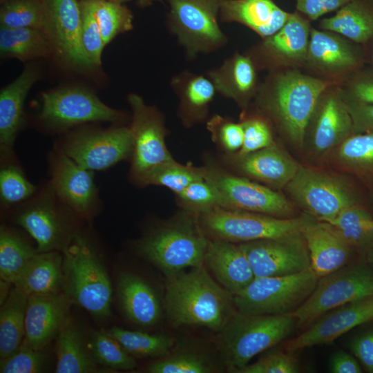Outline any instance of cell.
Returning a JSON list of instances; mask_svg holds the SVG:
<instances>
[{
	"instance_id": "6da1fadb",
	"label": "cell",
	"mask_w": 373,
	"mask_h": 373,
	"mask_svg": "<svg viewBox=\"0 0 373 373\" xmlns=\"http://www.w3.org/2000/svg\"><path fill=\"white\" fill-rule=\"evenodd\" d=\"M166 278L164 307L174 327L200 326L218 332L237 310L233 295L204 265Z\"/></svg>"
},
{
	"instance_id": "7a4b0ae2",
	"label": "cell",
	"mask_w": 373,
	"mask_h": 373,
	"mask_svg": "<svg viewBox=\"0 0 373 373\" xmlns=\"http://www.w3.org/2000/svg\"><path fill=\"white\" fill-rule=\"evenodd\" d=\"M334 84L297 70L273 73L260 85L256 102L289 139L300 146L321 96Z\"/></svg>"
},
{
	"instance_id": "3957f363",
	"label": "cell",
	"mask_w": 373,
	"mask_h": 373,
	"mask_svg": "<svg viewBox=\"0 0 373 373\" xmlns=\"http://www.w3.org/2000/svg\"><path fill=\"white\" fill-rule=\"evenodd\" d=\"M209 242L198 216L182 210L143 236L136 250L168 277L204 265Z\"/></svg>"
},
{
	"instance_id": "277c9868",
	"label": "cell",
	"mask_w": 373,
	"mask_h": 373,
	"mask_svg": "<svg viewBox=\"0 0 373 373\" xmlns=\"http://www.w3.org/2000/svg\"><path fill=\"white\" fill-rule=\"evenodd\" d=\"M296 325L291 314H257L236 310L218 333L223 365L238 373L252 358L286 339Z\"/></svg>"
},
{
	"instance_id": "5b68a950",
	"label": "cell",
	"mask_w": 373,
	"mask_h": 373,
	"mask_svg": "<svg viewBox=\"0 0 373 373\" xmlns=\"http://www.w3.org/2000/svg\"><path fill=\"white\" fill-rule=\"evenodd\" d=\"M62 289L92 315L111 314L112 286L102 259L83 236L73 235L62 249Z\"/></svg>"
},
{
	"instance_id": "8992f818",
	"label": "cell",
	"mask_w": 373,
	"mask_h": 373,
	"mask_svg": "<svg viewBox=\"0 0 373 373\" xmlns=\"http://www.w3.org/2000/svg\"><path fill=\"white\" fill-rule=\"evenodd\" d=\"M315 220L309 214L283 218L221 207L198 216L200 227L209 239L235 243L278 238L302 233L305 226Z\"/></svg>"
},
{
	"instance_id": "52a82bcc",
	"label": "cell",
	"mask_w": 373,
	"mask_h": 373,
	"mask_svg": "<svg viewBox=\"0 0 373 373\" xmlns=\"http://www.w3.org/2000/svg\"><path fill=\"white\" fill-rule=\"evenodd\" d=\"M169 30L186 58L224 48L228 39L218 23L221 0H166Z\"/></svg>"
},
{
	"instance_id": "ba28073f",
	"label": "cell",
	"mask_w": 373,
	"mask_h": 373,
	"mask_svg": "<svg viewBox=\"0 0 373 373\" xmlns=\"http://www.w3.org/2000/svg\"><path fill=\"white\" fill-rule=\"evenodd\" d=\"M202 169L204 177L217 191L220 207L292 218L294 207L291 202L271 188L238 175L208 157Z\"/></svg>"
},
{
	"instance_id": "9c48e42d",
	"label": "cell",
	"mask_w": 373,
	"mask_h": 373,
	"mask_svg": "<svg viewBox=\"0 0 373 373\" xmlns=\"http://www.w3.org/2000/svg\"><path fill=\"white\" fill-rule=\"evenodd\" d=\"M318 278L312 268L289 275L255 278L233 295L234 305L243 313L291 314L310 296Z\"/></svg>"
},
{
	"instance_id": "30bf717a",
	"label": "cell",
	"mask_w": 373,
	"mask_h": 373,
	"mask_svg": "<svg viewBox=\"0 0 373 373\" xmlns=\"http://www.w3.org/2000/svg\"><path fill=\"white\" fill-rule=\"evenodd\" d=\"M373 296V273L363 265H354L318 278L307 300L291 314L296 325L306 328L327 312Z\"/></svg>"
},
{
	"instance_id": "8fae6325",
	"label": "cell",
	"mask_w": 373,
	"mask_h": 373,
	"mask_svg": "<svg viewBox=\"0 0 373 373\" xmlns=\"http://www.w3.org/2000/svg\"><path fill=\"white\" fill-rule=\"evenodd\" d=\"M127 101L132 112L129 128L133 138L131 175L138 184L149 171L174 159L166 144L168 131L164 114L136 93H130Z\"/></svg>"
},
{
	"instance_id": "7c38bea8",
	"label": "cell",
	"mask_w": 373,
	"mask_h": 373,
	"mask_svg": "<svg viewBox=\"0 0 373 373\" xmlns=\"http://www.w3.org/2000/svg\"><path fill=\"white\" fill-rule=\"evenodd\" d=\"M41 120L49 128L64 130L96 122H121L125 115L81 87H64L42 93Z\"/></svg>"
},
{
	"instance_id": "4fadbf2b",
	"label": "cell",
	"mask_w": 373,
	"mask_h": 373,
	"mask_svg": "<svg viewBox=\"0 0 373 373\" xmlns=\"http://www.w3.org/2000/svg\"><path fill=\"white\" fill-rule=\"evenodd\" d=\"M285 187L307 214L322 222H330L355 204L351 191L341 179L310 167L300 165Z\"/></svg>"
},
{
	"instance_id": "5bb4252c",
	"label": "cell",
	"mask_w": 373,
	"mask_h": 373,
	"mask_svg": "<svg viewBox=\"0 0 373 373\" xmlns=\"http://www.w3.org/2000/svg\"><path fill=\"white\" fill-rule=\"evenodd\" d=\"M239 245L255 278L289 275L311 268L308 249L302 233Z\"/></svg>"
},
{
	"instance_id": "9a60e30c",
	"label": "cell",
	"mask_w": 373,
	"mask_h": 373,
	"mask_svg": "<svg viewBox=\"0 0 373 373\" xmlns=\"http://www.w3.org/2000/svg\"><path fill=\"white\" fill-rule=\"evenodd\" d=\"M133 138L129 126L82 132L64 144V153L90 171H103L131 157Z\"/></svg>"
},
{
	"instance_id": "2e32d148",
	"label": "cell",
	"mask_w": 373,
	"mask_h": 373,
	"mask_svg": "<svg viewBox=\"0 0 373 373\" xmlns=\"http://www.w3.org/2000/svg\"><path fill=\"white\" fill-rule=\"evenodd\" d=\"M46 14V33L52 52L68 66L92 67L81 41V12L79 0H41Z\"/></svg>"
},
{
	"instance_id": "e0dca14e",
	"label": "cell",
	"mask_w": 373,
	"mask_h": 373,
	"mask_svg": "<svg viewBox=\"0 0 373 373\" xmlns=\"http://www.w3.org/2000/svg\"><path fill=\"white\" fill-rule=\"evenodd\" d=\"M312 28L298 12L290 13L284 25L247 53L258 69L306 62Z\"/></svg>"
},
{
	"instance_id": "ac0fdd59",
	"label": "cell",
	"mask_w": 373,
	"mask_h": 373,
	"mask_svg": "<svg viewBox=\"0 0 373 373\" xmlns=\"http://www.w3.org/2000/svg\"><path fill=\"white\" fill-rule=\"evenodd\" d=\"M373 321V296L358 300L323 314L305 330L285 343L293 353L314 345L332 343L354 327Z\"/></svg>"
},
{
	"instance_id": "d6986e66",
	"label": "cell",
	"mask_w": 373,
	"mask_h": 373,
	"mask_svg": "<svg viewBox=\"0 0 373 373\" xmlns=\"http://www.w3.org/2000/svg\"><path fill=\"white\" fill-rule=\"evenodd\" d=\"M218 162L229 171L276 188L285 186L300 166L276 143L246 155L222 154Z\"/></svg>"
},
{
	"instance_id": "ffe728a7",
	"label": "cell",
	"mask_w": 373,
	"mask_h": 373,
	"mask_svg": "<svg viewBox=\"0 0 373 373\" xmlns=\"http://www.w3.org/2000/svg\"><path fill=\"white\" fill-rule=\"evenodd\" d=\"M73 300L64 291L28 296L23 343L35 350H42L68 321Z\"/></svg>"
},
{
	"instance_id": "44dd1931",
	"label": "cell",
	"mask_w": 373,
	"mask_h": 373,
	"mask_svg": "<svg viewBox=\"0 0 373 373\" xmlns=\"http://www.w3.org/2000/svg\"><path fill=\"white\" fill-rule=\"evenodd\" d=\"M51 186L54 193L80 216H90L96 204L97 189L93 171L64 153L52 160Z\"/></svg>"
},
{
	"instance_id": "7402d4cb",
	"label": "cell",
	"mask_w": 373,
	"mask_h": 373,
	"mask_svg": "<svg viewBox=\"0 0 373 373\" xmlns=\"http://www.w3.org/2000/svg\"><path fill=\"white\" fill-rule=\"evenodd\" d=\"M332 86L321 96L309 122L312 144L318 152L339 146L353 134L352 119L342 93Z\"/></svg>"
},
{
	"instance_id": "603a6c76",
	"label": "cell",
	"mask_w": 373,
	"mask_h": 373,
	"mask_svg": "<svg viewBox=\"0 0 373 373\" xmlns=\"http://www.w3.org/2000/svg\"><path fill=\"white\" fill-rule=\"evenodd\" d=\"M363 53L339 35L311 29L306 62L315 70L330 75H344L358 69Z\"/></svg>"
},
{
	"instance_id": "cb8c5ba5",
	"label": "cell",
	"mask_w": 373,
	"mask_h": 373,
	"mask_svg": "<svg viewBox=\"0 0 373 373\" xmlns=\"http://www.w3.org/2000/svg\"><path fill=\"white\" fill-rule=\"evenodd\" d=\"M258 69L247 53L235 52L219 66L209 69L205 74L218 93L245 108L260 88Z\"/></svg>"
},
{
	"instance_id": "d4e9b609",
	"label": "cell",
	"mask_w": 373,
	"mask_h": 373,
	"mask_svg": "<svg viewBox=\"0 0 373 373\" xmlns=\"http://www.w3.org/2000/svg\"><path fill=\"white\" fill-rule=\"evenodd\" d=\"M170 86L178 99L177 115L182 126L190 128L206 123L217 93L209 77L185 70L172 77Z\"/></svg>"
},
{
	"instance_id": "484cf974",
	"label": "cell",
	"mask_w": 373,
	"mask_h": 373,
	"mask_svg": "<svg viewBox=\"0 0 373 373\" xmlns=\"http://www.w3.org/2000/svg\"><path fill=\"white\" fill-rule=\"evenodd\" d=\"M204 264L216 281L233 295L243 290L255 278L239 243L209 239Z\"/></svg>"
},
{
	"instance_id": "4316f807",
	"label": "cell",
	"mask_w": 373,
	"mask_h": 373,
	"mask_svg": "<svg viewBox=\"0 0 373 373\" xmlns=\"http://www.w3.org/2000/svg\"><path fill=\"white\" fill-rule=\"evenodd\" d=\"M302 234L311 268L318 278L338 270L348 260L351 246L329 224L315 220L305 226Z\"/></svg>"
},
{
	"instance_id": "83f0119b",
	"label": "cell",
	"mask_w": 373,
	"mask_h": 373,
	"mask_svg": "<svg viewBox=\"0 0 373 373\" xmlns=\"http://www.w3.org/2000/svg\"><path fill=\"white\" fill-rule=\"evenodd\" d=\"M289 15L272 0H221L219 12L221 21L242 24L262 39L278 31Z\"/></svg>"
},
{
	"instance_id": "f1b7e54d",
	"label": "cell",
	"mask_w": 373,
	"mask_h": 373,
	"mask_svg": "<svg viewBox=\"0 0 373 373\" xmlns=\"http://www.w3.org/2000/svg\"><path fill=\"white\" fill-rule=\"evenodd\" d=\"M15 222L35 240L37 252L62 250L71 236L54 205L45 199L22 210Z\"/></svg>"
},
{
	"instance_id": "f546056e",
	"label": "cell",
	"mask_w": 373,
	"mask_h": 373,
	"mask_svg": "<svg viewBox=\"0 0 373 373\" xmlns=\"http://www.w3.org/2000/svg\"><path fill=\"white\" fill-rule=\"evenodd\" d=\"M38 77L37 69L29 65L17 78L1 90L0 144L6 153L12 148L23 125L25 99Z\"/></svg>"
},
{
	"instance_id": "4dcf8cb0",
	"label": "cell",
	"mask_w": 373,
	"mask_h": 373,
	"mask_svg": "<svg viewBox=\"0 0 373 373\" xmlns=\"http://www.w3.org/2000/svg\"><path fill=\"white\" fill-rule=\"evenodd\" d=\"M117 295L126 317L142 327L155 325L161 316V305L156 292L142 277L122 272L117 280Z\"/></svg>"
},
{
	"instance_id": "1f68e13d",
	"label": "cell",
	"mask_w": 373,
	"mask_h": 373,
	"mask_svg": "<svg viewBox=\"0 0 373 373\" xmlns=\"http://www.w3.org/2000/svg\"><path fill=\"white\" fill-rule=\"evenodd\" d=\"M62 254L57 251L37 252L12 283L27 295L60 292L62 289Z\"/></svg>"
},
{
	"instance_id": "d6a6232c",
	"label": "cell",
	"mask_w": 373,
	"mask_h": 373,
	"mask_svg": "<svg viewBox=\"0 0 373 373\" xmlns=\"http://www.w3.org/2000/svg\"><path fill=\"white\" fill-rule=\"evenodd\" d=\"M319 27L356 44L370 43L373 38V0H350L335 15L321 20Z\"/></svg>"
},
{
	"instance_id": "836d02e7",
	"label": "cell",
	"mask_w": 373,
	"mask_h": 373,
	"mask_svg": "<svg viewBox=\"0 0 373 373\" xmlns=\"http://www.w3.org/2000/svg\"><path fill=\"white\" fill-rule=\"evenodd\" d=\"M57 373H93L98 372L80 329L69 319L57 339Z\"/></svg>"
},
{
	"instance_id": "e575fe53",
	"label": "cell",
	"mask_w": 373,
	"mask_h": 373,
	"mask_svg": "<svg viewBox=\"0 0 373 373\" xmlns=\"http://www.w3.org/2000/svg\"><path fill=\"white\" fill-rule=\"evenodd\" d=\"M28 299V295L13 286L7 298L1 305V360L14 354L23 341Z\"/></svg>"
},
{
	"instance_id": "d590c367",
	"label": "cell",
	"mask_w": 373,
	"mask_h": 373,
	"mask_svg": "<svg viewBox=\"0 0 373 373\" xmlns=\"http://www.w3.org/2000/svg\"><path fill=\"white\" fill-rule=\"evenodd\" d=\"M52 52L46 33L32 28H0V55L2 58L27 61L48 57Z\"/></svg>"
},
{
	"instance_id": "8d00e7d4",
	"label": "cell",
	"mask_w": 373,
	"mask_h": 373,
	"mask_svg": "<svg viewBox=\"0 0 373 373\" xmlns=\"http://www.w3.org/2000/svg\"><path fill=\"white\" fill-rule=\"evenodd\" d=\"M133 357L161 358L175 347V338L167 334H151L113 327L106 331Z\"/></svg>"
},
{
	"instance_id": "74e56055",
	"label": "cell",
	"mask_w": 373,
	"mask_h": 373,
	"mask_svg": "<svg viewBox=\"0 0 373 373\" xmlns=\"http://www.w3.org/2000/svg\"><path fill=\"white\" fill-rule=\"evenodd\" d=\"M37 253L28 242L11 229H0V278L12 283Z\"/></svg>"
},
{
	"instance_id": "f35d334b",
	"label": "cell",
	"mask_w": 373,
	"mask_h": 373,
	"mask_svg": "<svg viewBox=\"0 0 373 373\" xmlns=\"http://www.w3.org/2000/svg\"><path fill=\"white\" fill-rule=\"evenodd\" d=\"M327 223L351 247L373 245V218L355 204L343 209Z\"/></svg>"
},
{
	"instance_id": "ab89813d",
	"label": "cell",
	"mask_w": 373,
	"mask_h": 373,
	"mask_svg": "<svg viewBox=\"0 0 373 373\" xmlns=\"http://www.w3.org/2000/svg\"><path fill=\"white\" fill-rule=\"evenodd\" d=\"M217 366L206 354L192 349H175L146 368L151 373H210Z\"/></svg>"
},
{
	"instance_id": "60d3db41",
	"label": "cell",
	"mask_w": 373,
	"mask_h": 373,
	"mask_svg": "<svg viewBox=\"0 0 373 373\" xmlns=\"http://www.w3.org/2000/svg\"><path fill=\"white\" fill-rule=\"evenodd\" d=\"M202 176V166H195L191 162L183 164L173 160L158 165L149 171L138 184L142 186H164L176 195L191 182Z\"/></svg>"
},
{
	"instance_id": "b9f144b4",
	"label": "cell",
	"mask_w": 373,
	"mask_h": 373,
	"mask_svg": "<svg viewBox=\"0 0 373 373\" xmlns=\"http://www.w3.org/2000/svg\"><path fill=\"white\" fill-rule=\"evenodd\" d=\"M1 3V26L32 28L45 32L46 14L41 0H6Z\"/></svg>"
},
{
	"instance_id": "7bdbcfd3",
	"label": "cell",
	"mask_w": 373,
	"mask_h": 373,
	"mask_svg": "<svg viewBox=\"0 0 373 373\" xmlns=\"http://www.w3.org/2000/svg\"><path fill=\"white\" fill-rule=\"evenodd\" d=\"M87 345L97 364L117 370H130L137 365L134 357L107 332H92Z\"/></svg>"
},
{
	"instance_id": "ee69618b",
	"label": "cell",
	"mask_w": 373,
	"mask_h": 373,
	"mask_svg": "<svg viewBox=\"0 0 373 373\" xmlns=\"http://www.w3.org/2000/svg\"><path fill=\"white\" fill-rule=\"evenodd\" d=\"M96 19L105 46L118 35L133 28V15L124 3L110 1H95Z\"/></svg>"
},
{
	"instance_id": "f6af8a7d",
	"label": "cell",
	"mask_w": 373,
	"mask_h": 373,
	"mask_svg": "<svg viewBox=\"0 0 373 373\" xmlns=\"http://www.w3.org/2000/svg\"><path fill=\"white\" fill-rule=\"evenodd\" d=\"M175 200L182 210L198 216L220 207L217 191L204 175L176 195Z\"/></svg>"
},
{
	"instance_id": "bcb514c9",
	"label": "cell",
	"mask_w": 373,
	"mask_h": 373,
	"mask_svg": "<svg viewBox=\"0 0 373 373\" xmlns=\"http://www.w3.org/2000/svg\"><path fill=\"white\" fill-rule=\"evenodd\" d=\"M81 12V41L83 50L93 66L102 64L106 46L96 19L95 1H79Z\"/></svg>"
},
{
	"instance_id": "7dc6e473",
	"label": "cell",
	"mask_w": 373,
	"mask_h": 373,
	"mask_svg": "<svg viewBox=\"0 0 373 373\" xmlns=\"http://www.w3.org/2000/svg\"><path fill=\"white\" fill-rule=\"evenodd\" d=\"M206 128L212 142L222 154H233L242 148L244 131L241 123L219 114H214L206 122Z\"/></svg>"
},
{
	"instance_id": "c3c4849f",
	"label": "cell",
	"mask_w": 373,
	"mask_h": 373,
	"mask_svg": "<svg viewBox=\"0 0 373 373\" xmlns=\"http://www.w3.org/2000/svg\"><path fill=\"white\" fill-rule=\"evenodd\" d=\"M338 155L344 163L352 167H373V131L348 137L339 145Z\"/></svg>"
},
{
	"instance_id": "681fc988",
	"label": "cell",
	"mask_w": 373,
	"mask_h": 373,
	"mask_svg": "<svg viewBox=\"0 0 373 373\" xmlns=\"http://www.w3.org/2000/svg\"><path fill=\"white\" fill-rule=\"evenodd\" d=\"M244 131V142L236 154L242 155L275 144L271 126L260 115H243L240 121Z\"/></svg>"
},
{
	"instance_id": "f907efd6",
	"label": "cell",
	"mask_w": 373,
	"mask_h": 373,
	"mask_svg": "<svg viewBox=\"0 0 373 373\" xmlns=\"http://www.w3.org/2000/svg\"><path fill=\"white\" fill-rule=\"evenodd\" d=\"M35 189L17 166L10 165L1 169L0 196L4 204L24 201L34 194Z\"/></svg>"
},
{
	"instance_id": "816d5d0a",
	"label": "cell",
	"mask_w": 373,
	"mask_h": 373,
	"mask_svg": "<svg viewBox=\"0 0 373 373\" xmlns=\"http://www.w3.org/2000/svg\"><path fill=\"white\" fill-rule=\"evenodd\" d=\"M46 358L41 350H35L23 342L12 355L1 359V373H38L45 370Z\"/></svg>"
},
{
	"instance_id": "f5cc1de1",
	"label": "cell",
	"mask_w": 373,
	"mask_h": 373,
	"mask_svg": "<svg viewBox=\"0 0 373 373\" xmlns=\"http://www.w3.org/2000/svg\"><path fill=\"white\" fill-rule=\"evenodd\" d=\"M298 371V361L291 353L274 351L247 364L238 373H296Z\"/></svg>"
},
{
	"instance_id": "db71d44e",
	"label": "cell",
	"mask_w": 373,
	"mask_h": 373,
	"mask_svg": "<svg viewBox=\"0 0 373 373\" xmlns=\"http://www.w3.org/2000/svg\"><path fill=\"white\" fill-rule=\"evenodd\" d=\"M343 98L352 119L353 134L373 131V104Z\"/></svg>"
},
{
	"instance_id": "11a10c76",
	"label": "cell",
	"mask_w": 373,
	"mask_h": 373,
	"mask_svg": "<svg viewBox=\"0 0 373 373\" xmlns=\"http://www.w3.org/2000/svg\"><path fill=\"white\" fill-rule=\"evenodd\" d=\"M343 96L347 99L373 104V70L358 73Z\"/></svg>"
},
{
	"instance_id": "9f6ffc18",
	"label": "cell",
	"mask_w": 373,
	"mask_h": 373,
	"mask_svg": "<svg viewBox=\"0 0 373 373\" xmlns=\"http://www.w3.org/2000/svg\"><path fill=\"white\" fill-rule=\"evenodd\" d=\"M350 0H297L296 10L308 20L339 10Z\"/></svg>"
},
{
	"instance_id": "6f0895ef",
	"label": "cell",
	"mask_w": 373,
	"mask_h": 373,
	"mask_svg": "<svg viewBox=\"0 0 373 373\" xmlns=\"http://www.w3.org/2000/svg\"><path fill=\"white\" fill-rule=\"evenodd\" d=\"M350 349L367 372L373 373V329L354 338Z\"/></svg>"
},
{
	"instance_id": "680465c9",
	"label": "cell",
	"mask_w": 373,
	"mask_h": 373,
	"mask_svg": "<svg viewBox=\"0 0 373 373\" xmlns=\"http://www.w3.org/2000/svg\"><path fill=\"white\" fill-rule=\"evenodd\" d=\"M330 371L333 373H361V368L351 354L339 351L336 352L331 358Z\"/></svg>"
},
{
	"instance_id": "91938a15",
	"label": "cell",
	"mask_w": 373,
	"mask_h": 373,
	"mask_svg": "<svg viewBox=\"0 0 373 373\" xmlns=\"http://www.w3.org/2000/svg\"><path fill=\"white\" fill-rule=\"evenodd\" d=\"M10 285H12V284L11 283L1 280V288H0L1 289V291H0L1 292V296H0L1 305H2L4 303V301L6 300V299L7 298L8 296L10 294V291L12 289L11 288L10 289H9Z\"/></svg>"
},
{
	"instance_id": "94428289",
	"label": "cell",
	"mask_w": 373,
	"mask_h": 373,
	"mask_svg": "<svg viewBox=\"0 0 373 373\" xmlns=\"http://www.w3.org/2000/svg\"><path fill=\"white\" fill-rule=\"evenodd\" d=\"M160 1L162 0H137V5L141 8H144L151 6L155 1Z\"/></svg>"
},
{
	"instance_id": "6125c7cd",
	"label": "cell",
	"mask_w": 373,
	"mask_h": 373,
	"mask_svg": "<svg viewBox=\"0 0 373 373\" xmlns=\"http://www.w3.org/2000/svg\"><path fill=\"white\" fill-rule=\"evenodd\" d=\"M79 1H115V2H117V3H125L131 0H79Z\"/></svg>"
},
{
	"instance_id": "be15d7a7",
	"label": "cell",
	"mask_w": 373,
	"mask_h": 373,
	"mask_svg": "<svg viewBox=\"0 0 373 373\" xmlns=\"http://www.w3.org/2000/svg\"><path fill=\"white\" fill-rule=\"evenodd\" d=\"M370 43H371L370 58H371L372 64V65H373V38H372V39L370 41Z\"/></svg>"
},
{
	"instance_id": "e7e4bbea",
	"label": "cell",
	"mask_w": 373,
	"mask_h": 373,
	"mask_svg": "<svg viewBox=\"0 0 373 373\" xmlns=\"http://www.w3.org/2000/svg\"><path fill=\"white\" fill-rule=\"evenodd\" d=\"M368 258L369 260L373 263V249L370 251Z\"/></svg>"
},
{
	"instance_id": "03108f58",
	"label": "cell",
	"mask_w": 373,
	"mask_h": 373,
	"mask_svg": "<svg viewBox=\"0 0 373 373\" xmlns=\"http://www.w3.org/2000/svg\"><path fill=\"white\" fill-rule=\"evenodd\" d=\"M6 0H0L1 3L3 2Z\"/></svg>"
}]
</instances>
